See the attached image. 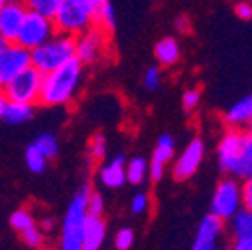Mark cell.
<instances>
[{"mask_svg":"<svg viewBox=\"0 0 252 250\" xmlns=\"http://www.w3.org/2000/svg\"><path fill=\"white\" fill-rule=\"evenodd\" d=\"M224 124L228 128H242L248 126L252 120V94L240 98L238 102H234L226 112H224Z\"/></svg>","mask_w":252,"mask_h":250,"instance_id":"e0dca14e","label":"cell"},{"mask_svg":"<svg viewBox=\"0 0 252 250\" xmlns=\"http://www.w3.org/2000/svg\"><path fill=\"white\" fill-rule=\"evenodd\" d=\"M240 208H242V184L232 176L222 178L214 188L210 200V214L226 222Z\"/></svg>","mask_w":252,"mask_h":250,"instance_id":"8992f818","label":"cell"},{"mask_svg":"<svg viewBox=\"0 0 252 250\" xmlns=\"http://www.w3.org/2000/svg\"><path fill=\"white\" fill-rule=\"evenodd\" d=\"M180 54H182L180 42L176 38H172V36H164V38H160L158 42L154 44V58L164 68H170V66L178 64Z\"/></svg>","mask_w":252,"mask_h":250,"instance_id":"ac0fdd59","label":"cell"},{"mask_svg":"<svg viewBox=\"0 0 252 250\" xmlns=\"http://www.w3.org/2000/svg\"><path fill=\"white\" fill-rule=\"evenodd\" d=\"M248 128H250V132H252V120H250V124H248Z\"/></svg>","mask_w":252,"mask_h":250,"instance_id":"f6af8a7d","label":"cell"},{"mask_svg":"<svg viewBox=\"0 0 252 250\" xmlns=\"http://www.w3.org/2000/svg\"><path fill=\"white\" fill-rule=\"evenodd\" d=\"M84 84V64L78 58L68 60L48 74H42V88L38 104L44 108L66 106L76 100L78 92Z\"/></svg>","mask_w":252,"mask_h":250,"instance_id":"6da1fadb","label":"cell"},{"mask_svg":"<svg viewBox=\"0 0 252 250\" xmlns=\"http://www.w3.org/2000/svg\"><path fill=\"white\" fill-rule=\"evenodd\" d=\"M246 152H248V158L252 162V132L250 130L246 132Z\"/></svg>","mask_w":252,"mask_h":250,"instance_id":"f35d334b","label":"cell"},{"mask_svg":"<svg viewBox=\"0 0 252 250\" xmlns=\"http://www.w3.org/2000/svg\"><path fill=\"white\" fill-rule=\"evenodd\" d=\"M20 234H22V240L26 242V246H30V248H40L42 246V230H40L38 224L20 232Z\"/></svg>","mask_w":252,"mask_h":250,"instance_id":"4dcf8cb0","label":"cell"},{"mask_svg":"<svg viewBox=\"0 0 252 250\" xmlns=\"http://www.w3.org/2000/svg\"><path fill=\"white\" fill-rule=\"evenodd\" d=\"M106 240V222L102 216L88 214L86 228H84V240L82 250H100Z\"/></svg>","mask_w":252,"mask_h":250,"instance_id":"2e32d148","label":"cell"},{"mask_svg":"<svg viewBox=\"0 0 252 250\" xmlns=\"http://www.w3.org/2000/svg\"><path fill=\"white\" fill-rule=\"evenodd\" d=\"M142 84H144V88L150 90V92L158 90V88L162 86V66H158V64L148 66V68L144 70V74H142Z\"/></svg>","mask_w":252,"mask_h":250,"instance_id":"83f0119b","label":"cell"},{"mask_svg":"<svg viewBox=\"0 0 252 250\" xmlns=\"http://www.w3.org/2000/svg\"><path fill=\"white\" fill-rule=\"evenodd\" d=\"M242 208L252 212V176L242 182Z\"/></svg>","mask_w":252,"mask_h":250,"instance_id":"836d02e7","label":"cell"},{"mask_svg":"<svg viewBox=\"0 0 252 250\" xmlns=\"http://www.w3.org/2000/svg\"><path fill=\"white\" fill-rule=\"evenodd\" d=\"M86 156L92 164H98L106 158V138L102 134H94L88 142V148H86Z\"/></svg>","mask_w":252,"mask_h":250,"instance_id":"484cf974","label":"cell"},{"mask_svg":"<svg viewBox=\"0 0 252 250\" xmlns=\"http://www.w3.org/2000/svg\"><path fill=\"white\" fill-rule=\"evenodd\" d=\"M92 188L88 184L80 186L78 192L72 196L66 214H64V222L60 228V242L58 250H82V240H84V228L88 220V196Z\"/></svg>","mask_w":252,"mask_h":250,"instance_id":"3957f363","label":"cell"},{"mask_svg":"<svg viewBox=\"0 0 252 250\" xmlns=\"http://www.w3.org/2000/svg\"><path fill=\"white\" fill-rule=\"evenodd\" d=\"M6 42H8V40H6V38H4V36H0V46H4V44H6Z\"/></svg>","mask_w":252,"mask_h":250,"instance_id":"b9f144b4","label":"cell"},{"mask_svg":"<svg viewBox=\"0 0 252 250\" xmlns=\"http://www.w3.org/2000/svg\"><path fill=\"white\" fill-rule=\"evenodd\" d=\"M6 2H4V0H0V10H2V6H4Z\"/></svg>","mask_w":252,"mask_h":250,"instance_id":"7bdbcfd3","label":"cell"},{"mask_svg":"<svg viewBox=\"0 0 252 250\" xmlns=\"http://www.w3.org/2000/svg\"><path fill=\"white\" fill-rule=\"evenodd\" d=\"M22 4L30 12L42 14L46 18H54L60 4H62V0H22Z\"/></svg>","mask_w":252,"mask_h":250,"instance_id":"cb8c5ba5","label":"cell"},{"mask_svg":"<svg viewBox=\"0 0 252 250\" xmlns=\"http://www.w3.org/2000/svg\"><path fill=\"white\" fill-rule=\"evenodd\" d=\"M40 88H42V74L34 66H28L16 78H12L2 88V92L12 102H24V104L36 106L40 98Z\"/></svg>","mask_w":252,"mask_h":250,"instance_id":"ba28073f","label":"cell"},{"mask_svg":"<svg viewBox=\"0 0 252 250\" xmlns=\"http://www.w3.org/2000/svg\"><path fill=\"white\" fill-rule=\"evenodd\" d=\"M230 232H232V238L252 236V212L250 210L240 208L230 218Z\"/></svg>","mask_w":252,"mask_h":250,"instance_id":"44dd1931","label":"cell"},{"mask_svg":"<svg viewBox=\"0 0 252 250\" xmlns=\"http://www.w3.org/2000/svg\"><path fill=\"white\" fill-rule=\"evenodd\" d=\"M6 102H8V98L4 96V92L0 90V120H2V114H4V108H6Z\"/></svg>","mask_w":252,"mask_h":250,"instance_id":"ab89813d","label":"cell"},{"mask_svg":"<svg viewBox=\"0 0 252 250\" xmlns=\"http://www.w3.org/2000/svg\"><path fill=\"white\" fill-rule=\"evenodd\" d=\"M110 54V34H106L96 24L84 30L74 38V56L84 66L100 64Z\"/></svg>","mask_w":252,"mask_h":250,"instance_id":"5b68a950","label":"cell"},{"mask_svg":"<svg viewBox=\"0 0 252 250\" xmlns=\"http://www.w3.org/2000/svg\"><path fill=\"white\" fill-rule=\"evenodd\" d=\"M230 250H252V236H240V238H232Z\"/></svg>","mask_w":252,"mask_h":250,"instance_id":"d590c367","label":"cell"},{"mask_svg":"<svg viewBox=\"0 0 252 250\" xmlns=\"http://www.w3.org/2000/svg\"><path fill=\"white\" fill-rule=\"evenodd\" d=\"M0 90H2V88H0Z\"/></svg>","mask_w":252,"mask_h":250,"instance_id":"bcb514c9","label":"cell"},{"mask_svg":"<svg viewBox=\"0 0 252 250\" xmlns=\"http://www.w3.org/2000/svg\"><path fill=\"white\" fill-rule=\"evenodd\" d=\"M32 144L46 156V160H52V158H56V156H58L60 144H58V138H56L52 132H42V134H38Z\"/></svg>","mask_w":252,"mask_h":250,"instance_id":"d4e9b609","label":"cell"},{"mask_svg":"<svg viewBox=\"0 0 252 250\" xmlns=\"http://www.w3.org/2000/svg\"><path fill=\"white\" fill-rule=\"evenodd\" d=\"M54 228V218H42V222H40V230L42 232H48Z\"/></svg>","mask_w":252,"mask_h":250,"instance_id":"74e56055","label":"cell"},{"mask_svg":"<svg viewBox=\"0 0 252 250\" xmlns=\"http://www.w3.org/2000/svg\"><path fill=\"white\" fill-rule=\"evenodd\" d=\"M24 16H26L24 4H4L2 10H0V36H4L8 42H16Z\"/></svg>","mask_w":252,"mask_h":250,"instance_id":"5bb4252c","label":"cell"},{"mask_svg":"<svg viewBox=\"0 0 252 250\" xmlns=\"http://www.w3.org/2000/svg\"><path fill=\"white\" fill-rule=\"evenodd\" d=\"M148 206H150V198H148L146 192H138V194H134L132 200H130V210H132V214H144V212L148 210Z\"/></svg>","mask_w":252,"mask_h":250,"instance_id":"1f68e13d","label":"cell"},{"mask_svg":"<svg viewBox=\"0 0 252 250\" xmlns=\"http://www.w3.org/2000/svg\"><path fill=\"white\" fill-rule=\"evenodd\" d=\"M200 104V90L198 88H186L184 94H182V108L190 114L198 108Z\"/></svg>","mask_w":252,"mask_h":250,"instance_id":"f1b7e54d","label":"cell"},{"mask_svg":"<svg viewBox=\"0 0 252 250\" xmlns=\"http://www.w3.org/2000/svg\"><path fill=\"white\" fill-rule=\"evenodd\" d=\"M54 34H56V26H54L52 18H46L42 14L26 10V16H24L20 32H18L16 44H20L26 50H34V48L42 46L44 42H48Z\"/></svg>","mask_w":252,"mask_h":250,"instance_id":"52a82bcc","label":"cell"},{"mask_svg":"<svg viewBox=\"0 0 252 250\" xmlns=\"http://www.w3.org/2000/svg\"><path fill=\"white\" fill-rule=\"evenodd\" d=\"M98 180L102 182V186L106 188H120L126 184V156L124 154H116L112 160H108L100 172H98Z\"/></svg>","mask_w":252,"mask_h":250,"instance_id":"9a60e30c","label":"cell"},{"mask_svg":"<svg viewBox=\"0 0 252 250\" xmlns=\"http://www.w3.org/2000/svg\"><path fill=\"white\" fill-rule=\"evenodd\" d=\"M52 20H54V26H56V32L72 36V38H76L78 34L84 32V30L94 26V14L92 12L84 10L82 6L64 2V0H62V4H60L58 12Z\"/></svg>","mask_w":252,"mask_h":250,"instance_id":"9c48e42d","label":"cell"},{"mask_svg":"<svg viewBox=\"0 0 252 250\" xmlns=\"http://www.w3.org/2000/svg\"><path fill=\"white\" fill-rule=\"evenodd\" d=\"M30 64V50L16 42H6L0 46V88H4L12 78H16Z\"/></svg>","mask_w":252,"mask_h":250,"instance_id":"30bf717a","label":"cell"},{"mask_svg":"<svg viewBox=\"0 0 252 250\" xmlns=\"http://www.w3.org/2000/svg\"><path fill=\"white\" fill-rule=\"evenodd\" d=\"M24 162H26V168L32 172V174H42L48 166V160H46V156L30 142L24 150Z\"/></svg>","mask_w":252,"mask_h":250,"instance_id":"7402d4cb","label":"cell"},{"mask_svg":"<svg viewBox=\"0 0 252 250\" xmlns=\"http://www.w3.org/2000/svg\"><path fill=\"white\" fill-rule=\"evenodd\" d=\"M32 116H34V104H24V102L8 100L6 108H4V114H2V120L6 124H10V126H20V124L28 122Z\"/></svg>","mask_w":252,"mask_h":250,"instance_id":"d6986e66","label":"cell"},{"mask_svg":"<svg viewBox=\"0 0 252 250\" xmlns=\"http://www.w3.org/2000/svg\"><path fill=\"white\" fill-rule=\"evenodd\" d=\"M148 178V160L142 156L126 160V182L130 184H142Z\"/></svg>","mask_w":252,"mask_h":250,"instance_id":"ffe728a7","label":"cell"},{"mask_svg":"<svg viewBox=\"0 0 252 250\" xmlns=\"http://www.w3.org/2000/svg\"><path fill=\"white\" fill-rule=\"evenodd\" d=\"M96 2H98V6H100V4H104V2H106V0H96Z\"/></svg>","mask_w":252,"mask_h":250,"instance_id":"ee69618b","label":"cell"},{"mask_svg":"<svg viewBox=\"0 0 252 250\" xmlns=\"http://www.w3.org/2000/svg\"><path fill=\"white\" fill-rule=\"evenodd\" d=\"M174 138L170 134H160L156 140V146L148 158V178L152 180H160L168 168V164L174 158Z\"/></svg>","mask_w":252,"mask_h":250,"instance_id":"4fadbf2b","label":"cell"},{"mask_svg":"<svg viewBox=\"0 0 252 250\" xmlns=\"http://www.w3.org/2000/svg\"><path fill=\"white\" fill-rule=\"evenodd\" d=\"M204 160V142L202 138H192L186 144V148L178 154V158L172 164V178L176 182H184L188 178H192L200 164Z\"/></svg>","mask_w":252,"mask_h":250,"instance_id":"8fae6325","label":"cell"},{"mask_svg":"<svg viewBox=\"0 0 252 250\" xmlns=\"http://www.w3.org/2000/svg\"><path fill=\"white\" fill-rule=\"evenodd\" d=\"M218 166L232 178H250L252 162L246 152V132L240 128H228L218 140Z\"/></svg>","mask_w":252,"mask_h":250,"instance_id":"7a4b0ae2","label":"cell"},{"mask_svg":"<svg viewBox=\"0 0 252 250\" xmlns=\"http://www.w3.org/2000/svg\"><path fill=\"white\" fill-rule=\"evenodd\" d=\"M226 234L224 220L214 214H206L194 234L192 250H222V236Z\"/></svg>","mask_w":252,"mask_h":250,"instance_id":"7c38bea8","label":"cell"},{"mask_svg":"<svg viewBox=\"0 0 252 250\" xmlns=\"http://www.w3.org/2000/svg\"><path fill=\"white\" fill-rule=\"evenodd\" d=\"M94 24H96L98 28H102L106 34H112L116 30V14H114V6L110 0H106L104 4L98 6L96 10V20H94Z\"/></svg>","mask_w":252,"mask_h":250,"instance_id":"603a6c76","label":"cell"},{"mask_svg":"<svg viewBox=\"0 0 252 250\" xmlns=\"http://www.w3.org/2000/svg\"><path fill=\"white\" fill-rule=\"evenodd\" d=\"M6 4H22V0H4Z\"/></svg>","mask_w":252,"mask_h":250,"instance_id":"60d3db41","label":"cell"},{"mask_svg":"<svg viewBox=\"0 0 252 250\" xmlns=\"http://www.w3.org/2000/svg\"><path fill=\"white\" fill-rule=\"evenodd\" d=\"M132 244H134V232H132V228H120L114 234V246H116V250H130Z\"/></svg>","mask_w":252,"mask_h":250,"instance_id":"f546056e","label":"cell"},{"mask_svg":"<svg viewBox=\"0 0 252 250\" xmlns=\"http://www.w3.org/2000/svg\"><path fill=\"white\" fill-rule=\"evenodd\" d=\"M74 56V38L56 32L48 42L42 46L30 50V64H32L40 74H48L50 70L66 64Z\"/></svg>","mask_w":252,"mask_h":250,"instance_id":"277c9868","label":"cell"},{"mask_svg":"<svg viewBox=\"0 0 252 250\" xmlns=\"http://www.w3.org/2000/svg\"><path fill=\"white\" fill-rule=\"evenodd\" d=\"M234 12H236L238 18L250 20V18H252V4H250V2H238V4L234 6Z\"/></svg>","mask_w":252,"mask_h":250,"instance_id":"8d00e7d4","label":"cell"},{"mask_svg":"<svg viewBox=\"0 0 252 250\" xmlns=\"http://www.w3.org/2000/svg\"><path fill=\"white\" fill-rule=\"evenodd\" d=\"M88 212L90 214H94V216H102V212H104V198H102V194L100 192H90V196H88Z\"/></svg>","mask_w":252,"mask_h":250,"instance_id":"d6a6232c","label":"cell"},{"mask_svg":"<svg viewBox=\"0 0 252 250\" xmlns=\"http://www.w3.org/2000/svg\"><path fill=\"white\" fill-rule=\"evenodd\" d=\"M174 28H176V32H180V34H186V32H190V28H192V22H190V18L188 16H176V20H174Z\"/></svg>","mask_w":252,"mask_h":250,"instance_id":"e575fe53","label":"cell"},{"mask_svg":"<svg viewBox=\"0 0 252 250\" xmlns=\"http://www.w3.org/2000/svg\"><path fill=\"white\" fill-rule=\"evenodd\" d=\"M10 226L16 230V232H24L28 228H32L36 226V220H34V216L30 210L26 208H18L16 212L10 214Z\"/></svg>","mask_w":252,"mask_h":250,"instance_id":"4316f807","label":"cell"}]
</instances>
